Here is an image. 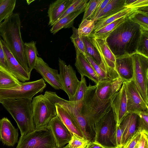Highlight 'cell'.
I'll list each match as a JSON object with an SVG mask.
<instances>
[{
    "mask_svg": "<svg viewBox=\"0 0 148 148\" xmlns=\"http://www.w3.org/2000/svg\"><path fill=\"white\" fill-rule=\"evenodd\" d=\"M130 18L118 26L106 40L116 57L136 52L140 27Z\"/></svg>",
    "mask_w": 148,
    "mask_h": 148,
    "instance_id": "cell-1",
    "label": "cell"
},
{
    "mask_svg": "<svg viewBox=\"0 0 148 148\" xmlns=\"http://www.w3.org/2000/svg\"><path fill=\"white\" fill-rule=\"evenodd\" d=\"M89 140L73 134L68 145L69 148H85Z\"/></svg>",
    "mask_w": 148,
    "mask_h": 148,
    "instance_id": "cell-41",
    "label": "cell"
},
{
    "mask_svg": "<svg viewBox=\"0 0 148 148\" xmlns=\"http://www.w3.org/2000/svg\"><path fill=\"white\" fill-rule=\"evenodd\" d=\"M116 58V70L123 82L132 80L133 71L131 55H125Z\"/></svg>",
    "mask_w": 148,
    "mask_h": 148,
    "instance_id": "cell-21",
    "label": "cell"
},
{
    "mask_svg": "<svg viewBox=\"0 0 148 148\" xmlns=\"http://www.w3.org/2000/svg\"><path fill=\"white\" fill-rule=\"evenodd\" d=\"M102 0H90L88 1L84 11L82 21L90 19L93 13Z\"/></svg>",
    "mask_w": 148,
    "mask_h": 148,
    "instance_id": "cell-40",
    "label": "cell"
},
{
    "mask_svg": "<svg viewBox=\"0 0 148 148\" xmlns=\"http://www.w3.org/2000/svg\"><path fill=\"white\" fill-rule=\"evenodd\" d=\"M61 148H69V147L68 144H67V145H66V146H65L64 147Z\"/></svg>",
    "mask_w": 148,
    "mask_h": 148,
    "instance_id": "cell-50",
    "label": "cell"
},
{
    "mask_svg": "<svg viewBox=\"0 0 148 148\" xmlns=\"http://www.w3.org/2000/svg\"><path fill=\"white\" fill-rule=\"evenodd\" d=\"M125 2L126 0H110L103 10L95 18L94 22L127 8L125 7Z\"/></svg>",
    "mask_w": 148,
    "mask_h": 148,
    "instance_id": "cell-26",
    "label": "cell"
},
{
    "mask_svg": "<svg viewBox=\"0 0 148 148\" xmlns=\"http://www.w3.org/2000/svg\"><path fill=\"white\" fill-rule=\"evenodd\" d=\"M138 10V9L127 8L114 14L100 19L95 22L94 28L92 32L97 31L119 19L136 12Z\"/></svg>",
    "mask_w": 148,
    "mask_h": 148,
    "instance_id": "cell-25",
    "label": "cell"
},
{
    "mask_svg": "<svg viewBox=\"0 0 148 148\" xmlns=\"http://www.w3.org/2000/svg\"><path fill=\"white\" fill-rule=\"evenodd\" d=\"M34 69L55 89L62 90L58 70L50 67L42 58L37 57Z\"/></svg>",
    "mask_w": 148,
    "mask_h": 148,
    "instance_id": "cell-16",
    "label": "cell"
},
{
    "mask_svg": "<svg viewBox=\"0 0 148 148\" xmlns=\"http://www.w3.org/2000/svg\"><path fill=\"white\" fill-rule=\"evenodd\" d=\"M76 54L75 65L81 77L86 76L97 84L98 77L85 56L78 51H76Z\"/></svg>",
    "mask_w": 148,
    "mask_h": 148,
    "instance_id": "cell-22",
    "label": "cell"
},
{
    "mask_svg": "<svg viewBox=\"0 0 148 148\" xmlns=\"http://www.w3.org/2000/svg\"><path fill=\"white\" fill-rule=\"evenodd\" d=\"M117 123L112 109L95 124L94 141L108 148H117Z\"/></svg>",
    "mask_w": 148,
    "mask_h": 148,
    "instance_id": "cell-5",
    "label": "cell"
},
{
    "mask_svg": "<svg viewBox=\"0 0 148 148\" xmlns=\"http://www.w3.org/2000/svg\"><path fill=\"white\" fill-rule=\"evenodd\" d=\"M19 14L13 13L0 25V35L20 64L30 75L21 32Z\"/></svg>",
    "mask_w": 148,
    "mask_h": 148,
    "instance_id": "cell-2",
    "label": "cell"
},
{
    "mask_svg": "<svg viewBox=\"0 0 148 148\" xmlns=\"http://www.w3.org/2000/svg\"><path fill=\"white\" fill-rule=\"evenodd\" d=\"M81 80L76 89L72 101L82 100L85 93L87 86L84 77H81Z\"/></svg>",
    "mask_w": 148,
    "mask_h": 148,
    "instance_id": "cell-39",
    "label": "cell"
},
{
    "mask_svg": "<svg viewBox=\"0 0 148 148\" xmlns=\"http://www.w3.org/2000/svg\"><path fill=\"white\" fill-rule=\"evenodd\" d=\"M133 79L146 105H148V57L135 52L131 54Z\"/></svg>",
    "mask_w": 148,
    "mask_h": 148,
    "instance_id": "cell-10",
    "label": "cell"
},
{
    "mask_svg": "<svg viewBox=\"0 0 148 148\" xmlns=\"http://www.w3.org/2000/svg\"><path fill=\"white\" fill-rule=\"evenodd\" d=\"M16 148L58 147L53 134L47 126L21 136Z\"/></svg>",
    "mask_w": 148,
    "mask_h": 148,
    "instance_id": "cell-8",
    "label": "cell"
},
{
    "mask_svg": "<svg viewBox=\"0 0 148 148\" xmlns=\"http://www.w3.org/2000/svg\"><path fill=\"white\" fill-rule=\"evenodd\" d=\"M1 40L5 56L6 69L19 81L24 82L29 80L30 75L20 64L4 42L2 39Z\"/></svg>",
    "mask_w": 148,
    "mask_h": 148,
    "instance_id": "cell-15",
    "label": "cell"
},
{
    "mask_svg": "<svg viewBox=\"0 0 148 148\" xmlns=\"http://www.w3.org/2000/svg\"><path fill=\"white\" fill-rule=\"evenodd\" d=\"M110 0H102L93 13L90 19L94 21L96 17L101 12Z\"/></svg>",
    "mask_w": 148,
    "mask_h": 148,
    "instance_id": "cell-46",
    "label": "cell"
},
{
    "mask_svg": "<svg viewBox=\"0 0 148 148\" xmlns=\"http://www.w3.org/2000/svg\"><path fill=\"white\" fill-rule=\"evenodd\" d=\"M59 76L62 90L67 95L70 101H72L77 88L80 83L76 72L70 64L59 58Z\"/></svg>",
    "mask_w": 148,
    "mask_h": 148,
    "instance_id": "cell-12",
    "label": "cell"
},
{
    "mask_svg": "<svg viewBox=\"0 0 148 148\" xmlns=\"http://www.w3.org/2000/svg\"><path fill=\"white\" fill-rule=\"evenodd\" d=\"M122 131L119 124L117 125L116 128V138L117 148H122L121 145V140Z\"/></svg>",
    "mask_w": 148,
    "mask_h": 148,
    "instance_id": "cell-47",
    "label": "cell"
},
{
    "mask_svg": "<svg viewBox=\"0 0 148 148\" xmlns=\"http://www.w3.org/2000/svg\"><path fill=\"white\" fill-rule=\"evenodd\" d=\"M111 107L117 125H119L128 113L125 87L123 84L112 101Z\"/></svg>",
    "mask_w": 148,
    "mask_h": 148,
    "instance_id": "cell-19",
    "label": "cell"
},
{
    "mask_svg": "<svg viewBox=\"0 0 148 148\" xmlns=\"http://www.w3.org/2000/svg\"><path fill=\"white\" fill-rule=\"evenodd\" d=\"M136 52L148 57V30L140 28V34L137 42Z\"/></svg>",
    "mask_w": 148,
    "mask_h": 148,
    "instance_id": "cell-32",
    "label": "cell"
},
{
    "mask_svg": "<svg viewBox=\"0 0 148 148\" xmlns=\"http://www.w3.org/2000/svg\"><path fill=\"white\" fill-rule=\"evenodd\" d=\"M47 126L51 130L58 148H61L68 143L73 134L57 115L49 122Z\"/></svg>",
    "mask_w": 148,
    "mask_h": 148,
    "instance_id": "cell-14",
    "label": "cell"
},
{
    "mask_svg": "<svg viewBox=\"0 0 148 148\" xmlns=\"http://www.w3.org/2000/svg\"><path fill=\"white\" fill-rule=\"evenodd\" d=\"M32 99H1V103L12 116L20 130L21 136L36 130L32 105Z\"/></svg>",
    "mask_w": 148,
    "mask_h": 148,
    "instance_id": "cell-4",
    "label": "cell"
},
{
    "mask_svg": "<svg viewBox=\"0 0 148 148\" xmlns=\"http://www.w3.org/2000/svg\"><path fill=\"white\" fill-rule=\"evenodd\" d=\"M138 144L136 145V146L134 148H137Z\"/></svg>",
    "mask_w": 148,
    "mask_h": 148,
    "instance_id": "cell-51",
    "label": "cell"
},
{
    "mask_svg": "<svg viewBox=\"0 0 148 148\" xmlns=\"http://www.w3.org/2000/svg\"><path fill=\"white\" fill-rule=\"evenodd\" d=\"M32 105L36 129L47 127L51 119L57 115L55 104L44 95L34 97Z\"/></svg>",
    "mask_w": 148,
    "mask_h": 148,
    "instance_id": "cell-7",
    "label": "cell"
},
{
    "mask_svg": "<svg viewBox=\"0 0 148 148\" xmlns=\"http://www.w3.org/2000/svg\"><path fill=\"white\" fill-rule=\"evenodd\" d=\"M123 83L125 87L128 113L138 115L143 111H148V106L139 92L133 79Z\"/></svg>",
    "mask_w": 148,
    "mask_h": 148,
    "instance_id": "cell-13",
    "label": "cell"
},
{
    "mask_svg": "<svg viewBox=\"0 0 148 148\" xmlns=\"http://www.w3.org/2000/svg\"><path fill=\"white\" fill-rule=\"evenodd\" d=\"M137 148H148V132L142 130Z\"/></svg>",
    "mask_w": 148,
    "mask_h": 148,
    "instance_id": "cell-44",
    "label": "cell"
},
{
    "mask_svg": "<svg viewBox=\"0 0 148 148\" xmlns=\"http://www.w3.org/2000/svg\"><path fill=\"white\" fill-rule=\"evenodd\" d=\"M54 104L57 115L70 132L86 139L80 127L67 111L58 104Z\"/></svg>",
    "mask_w": 148,
    "mask_h": 148,
    "instance_id": "cell-23",
    "label": "cell"
},
{
    "mask_svg": "<svg viewBox=\"0 0 148 148\" xmlns=\"http://www.w3.org/2000/svg\"><path fill=\"white\" fill-rule=\"evenodd\" d=\"M136 12L119 19L114 22L106 25L99 30L92 32L90 36L96 38L106 40L112 32L121 23L130 19L132 15Z\"/></svg>",
    "mask_w": 148,
    "mask_h": 148,
    "instance_id": "cell-27",
    "label": "cell"
},
{
    "mask_svg": "<svg viewBox=\"0 0 148 148\" xmlns=\"http://www.w3.org/2000/svg\"><path fill=\"white\" fill-rule=\"evenodd\" d=\"M84 11L81 10L71 13L58 20L52 25L50 32L54 34L62 28L72 27L74 19Z\"/></svg>",
    "mask_w": 148,
    "mask_h": 148,
    "instance_id": "cell-29",
    "label": "cell"
},
{
    "mask_svg": "<svg viewBox=\"0 0 148 148\" xmlns=\"http://www.w3.org/2000/svg\"><path fill=\"white\" fill-rule=\"evenodd\" d=\"M88 0H73L71 4L57 21L67 15L77 11H85Z\"/></svg>",
    "mask_w": 148,
    "mask_h": 148,
    "instance_id": "cell-35",
    "label": "cell"
},
{
    "mask_svg": "<svg viewBox=\"0 0 148 148\" xmlns=\"http://www.w3.org/2000/svg\"><path fill=\"white\" fill-rule=\"evenodd\" d=\"M85 57L97 74L99 81L110 79L100 66L87 53Z\"/></svg>",
    "mask_w": 148,
    "mask_h": 148,
    "instance_id": "cell-38",
    "label": "cell"
},
{
    "mask_svg": "<svg viewBox=\"0 0 148 148\" xmlns=\"http://www.w3.org/2000/svg\"><path fill=\"white\" fill-rule=\"evenodd\" d=\"M46 86L43 78L22 82L19 85L11 88L0 89V99H32L37 93L42 92Z\"/></svg>",
    "mask_w": 148,
    "mask_h": 148,
    "instance_id": "cell-9",
    "label": "cell"
},
{
    "mask_svg": "<svg viewBox=\"0 0 148 148\" xmlns=\"http://www.w3.org/2000/svg\"><path fill=\"white\" fill-rule=\"evenodd\" d=\"M72 34L70 39L73 44L75 51H78L85 56L86 54L82 38L79 34L78 29L72 27Z\"/></svg>",
    "mask_w": 148,
    "mask_h": 148,
    "instance_id": "cell-34",
    "label": "cell"
},
{
    "mask_svg": "<svg viewBox=\"0 0 148 148\" xmlns=\"http://www.w3.org/2000/svg\"><path fill=\"white\" fill-rule=\"evenodd\" d=\"M73 0H57L49 5L47 13L49 25L52 26L61 16L71 3Z\"/></svg>",
    "mask_w": 148,
    "mask_h": 148,
    "instance_id": "cell-24",
    "label": "cell"
},
{
    "mask_svg": "<svg viewBox=\"0 0 148 148\" xmlns=\"http://www.w3.org/2000/svg\"><path fill=\"white\" fill-rule=\"evenodd\" d=\"M123 83L120 77L99 81L96 85V95L100 99H108L119 92Z\"/></svg>",
    "mask_w": 148,
    "mask_h": 148,
    "instance_id": "cell-17",
    "label": "cell"
},
{
    "mask_svg": "<svg viewBox=\"0 0 148 148\" xmlns=\"http://www.w3.org/2000/svg\"><path fill=\"white\" fill-rule=\"evenodd\" d=\"M82 38L86 53L91 57L99 65L101 62V59L97 50L86 37H82Z\"/></svg>",
    "mask_w": 148,
    "mask_h": 148,
    "instance_id": "cell-37",
    "label": "cell"
},
{
    "mask_svg": "<svg viewBox=\"0 0 148 148\" xmlns=\"http://www.w3.org/2000/svg\"><path fill=\"white\" fill-rule=\"evenodd\" d=\"M21 83L7 69L0 65V89L11 88Z\"/></svg>",
    "mask_w": 148,
    "mask_h": 148,
    "instance_id": "cell-28",
    "label": "cell"
},
{
    "mask_svg": "<svg viewBox=\"0 0 148 148\" xmlns=\"http://www.w3.org/2000/svg\"><path fill=\"white\" fill-rule=\"evenodd\" d=\"M45 95L53 104H58L67 111L80 127L86 139L89 141H94L95 126L81 115L74 101L63 99L55 92L48 91Z\"/></svg>",
    "mask_w": 148,
    "mask_h": 148,
    "instance_id": "cell-6",
    "label": "cell"
},
{
    "mask_svg": "<svg viewBox=\"0 0 148 148\" xmlns=\"http://www.w3.org/2000/svg\"><path fill=\"white\" fill-rule=\"evenodd\" d=\"M18 130L7 118L0 120V141L4 145L13 146L18 142Z\"/></svg>",
    "mask_w": 148,
    "mask_h": 148,
    "instance_id": "cell-18",
    "label": "cell"
},
{
    "mask_svg": "<svg viewBox=\"0 0 148 148\" xmlns=\"http://www.w3.org/2000/svg\"><path fill=\"white\" fill-rule=\"evenodd\" d=\"M142 131L141 129L139 128L126 142L122 148H134L139 142Z\"/></svg>",
    "mask_w": 148,
    "mask_h": 148,
    "instance_id": "cell-42",
    "label": "cell"
},
{
    "mask_svg": "<svg viewBox=\"0 0 148 148\" xmlns=\"http://www.w3.org/2000/svg\"><path fill=\"white\" fill-rule=\"evenodd\" d=\"M94 46L100 56L99 65L110 79L119 77L116 70V58L109 48L106 40L91 36L86 37Z\"/></svg>",
    "mask_w": 148,
    "mask_h": 148,
    "instance_id": "cell-11",
    "label": "cell"
},
{
    "mask_svg": "<svg viewBox=\"0 0 148 148\" xmlns=\"http://www.w3.org/2000/svg\"><path fill=\"white\" fill-rule=\"evenodd\" d=\"M24 51L28 64L29 73L31 74L32 71L34 69L36 62L37 55H38L35 42L32 41L25 43Z\"/></svg>",
    "mask_w": 148,
    "mask_h": 148,
    "instance_id": "cell-30",
    "label": "cell"
},
{
    "mask_svg": "<svg viewBox=\"0 0 148 148\" xmlns=\"http://www.w3.org/2000/svg\"><path fill=\"white\" fill-rule=\"evenodd\" d=\"M148 6V0H134L130 4L126 7L128 8L139 9Z\"/></svg>",
    "mask_w": 148,
    "mask_h": 148,
    "instance_id": "cell-45",
    "label": "cell"
},
{
    "mask_svg": "<svg viewBox=\"0 0 148 148\" xmlns=\"http://www.w3.org/2000/svg\"><path fill=\"white\" fill-rule=\"evenodd\" d=\"M16 3V0H0V25L13 13Z\"/></svg>",
    "mask_w": 148,
    "mask_h": 148,
    "instance_id": "cell-31",
    "label": "cell"
},
{
    "mask_svg": "<svg viewBox=\"0 0 148 148\" xmlns=\"http://www.w3.org/2000/svg\"><path fill=\"white\" fill-rule=\"evenodd\" d=\"M148 11L138 10L130 18L133 22L138 25L142 29L148 30Z\"/></svg>",
    "mask_w": 148,
    "mask_h": 148,
    "instance_id": "cell-33",
    "label": "cell"
},
{
    "mask_svg": "<svg viewBox=\"0 0 148 148\" xmlns=\"http://www.w3.org/2000/svg\"><path fill=\"white\" fill-rule=\"evenodd\" d=\"M1 39L0 36V65L6 68L5 56Z\"/></svg>",
    "mask_w": 148,
    "mask_h": 148,
    "instance_id": "cell-48",
    "label": "cell"
},
{
    "mask_svg": "<svg viewBox=\"0 0 148 148\" xmlns=\"http://www.w3.org/2000/svg\"><path fill=\"white\" fill-rule=\"evenodd\" d=\"M138 116L133 113H128L119 124L122 131L121 140L122 147L138 129Z\"/></svg>",
    "mask_w": 148,
    "mask_h": 148,
    "instance_id": "cell-20",
    "label": "cell"
},
{
    "mask_svg": "<svg viewBox=\"0 0 148 148\" xmlns=\"http://www.w3.org/2000/svg\"><path fill=\"white\" fill-rule=\"evenodd\" d=\"M138 115L139 128L148 132V111H143Z\"/></svg>",
    "mask_w": 148,
    "mask_h": 148,
    "instance_id": "cell-43",
    "label": "cell"
},
{
    "mask_svg": "<svg viewBox=\"0 0 148 148\" xmlns=\"http://www.w3.org/2000/svg\"><path fill=\"white\" fill-rule=\"evenodd\" d=\"M95 27L94 21L90 19L82 21L78 29L79 35L81 37L89 36L93 32Z\"/></svg>",
    "mask_w": 148,
    "mask_h": 148,
    "instance_id": "cell-36",
    "label": "cell"
},
{
    "mask_svg": "<svg viewBox=\"0 0 148 148\" xmlns=\"http://www.w3.org/2000/svg\"><path fill=\"white\" fill-rule=\"evenodd\" d=\"M85 148H108L105 147L98 143L93 141H90Z\"/></svg>",
    "mask_w": 148,
    "mask_h": 148,
    "instance_id": "cell-49",
    "label": "cell"
},
{
    "mask_svg": "<svg viewBox=\"0 0 148 148\" xmlns=\"http://www.w3.org/2000/svg\"><path fill=\"white\" fill-rule=\"evenodd\" d=\"M96 88V85L89 84L83 99L74 101L82 115L94 126L97 121L111 109L112 102L118 93L108 99L102 100L97 97Z\"/></svg>",
    "mask_w": 148,
    "mask_h": 148,
    "instance_id": "cell-3",
    "label": "cell"
}]
</instances>
